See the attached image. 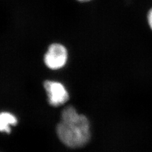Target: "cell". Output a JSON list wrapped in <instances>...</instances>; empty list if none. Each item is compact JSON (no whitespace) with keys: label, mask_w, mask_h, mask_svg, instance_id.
Wrapping results in <instances>:
<instances>
[{"label":"cell","mask_w":152,"mask_h":152,"mask_svg":"<svg viewBox=\"0 0 152 152\" xmlns=\"http://www.w3.org/2000/svg\"><path fill=\"white\" fill-rule=\"evenodd\" d=\"M44 88L48 96V101L51 105L58 107L66 103L69 99V94L65 86L60 82L46 81Z\"/></svg>","instance_id":"obj_3"},{"label":"cell","mask_w":152,"mask_h":152,"mask_svg":"<svg viewBox=\"0 0 152 152\" xmlns=\"http://www.w3.org/2000/svg\"><path fill=\"white\" fill-rule=\"evenodd\" d=\"M17 123L18 120L14 115L6 112L0 113V132L10 133L11 126H15Z\"/></svg>","instance_id":"obj_4"},{"label":"cell","mask_w":152,"mask_h":152,"mask_svg":"<svg viewBox=\"0 0 152 152\" xmlns=\"http://www.w3.org/2000/svg\"><path fill=\"white\" fill-rule=\"evenodd\" d=\"M68 59V53L64 46L53 44L49 46L44 56V62L51 69L56 70L63 68Z\"/></svg>","instance_id":"obj_2"},{"label":"cell","mask_w":152,"mask_h":152,"mask_svg":"<svg viewBox=\"0 0 152 152\" xmlns=\"http://www.w3.org/2000/svg\"><path fill=\"white\" fill-rule=\"evenodd\" d=\"M147 22L148 26L152 32V7L148 11L147 15Z\"/></svg>","instance_id":"obj_5"},{"label":"cell","mask_w":152,"mask_h":152,"mask_svg":"<svg viewBox=\"0 0 152 152\" xmlns=\"http://www.w3.org/2000/svg\"><path fill=\"white\" fill-rule=\"evenodd\" d=\"M56 133L66 146L71 148L83 147L91 137L90 121L86 116L78 113L73 107H66L62 111Z\"/></svg>","instance_id":"obj_1"},{"label":"cell","mask_w":152,"mask_h":152,"mask_svg":"<svg viewBox=\"0 0 152 152\" xmlns=\"http://www.w3.org/2000/svg\"><path fill=\"white\" fill-rule=\"evenodd\" d=\"M78 1H80V2H89L91 0H77Z\"/></svg>","instance_id":"obj_6"}]
</instances>
